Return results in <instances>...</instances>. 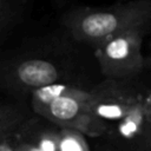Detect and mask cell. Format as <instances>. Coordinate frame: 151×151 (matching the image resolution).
I'll return each instance as SVG.
<instances>
[{"label":"cell","mask_w":151,"mask_h":151,"mask_svg":"<svg viewBox=\"0 0 151 151\" xmlns=\"http://www.w3.org/2000/svg\"><path fill=\"white\" fill-rule=\"evenodd\" d=\"M151 24V0H131L106 7L77 6L63 17L66 33L93 48L127 32L146 31Z\"/></svg>","instance_id":"obj_1"},{"label":"cell","mask_w":151,"mask_h":151,"mask_svg":"<svg viewBox=\"0 0 151 151\" xmlns=\"http://www.w3.org/2000/svg\"><path fill=\"white\" fill-rule=\"evenodd\" d=\"M144 31L134 29L120 33L94 47L101 72L111 79H127L145 67L142 53Z\"/></svg>","instance_id":"obj_2"},{"label":"cell","mask_w":151,"mask_h":151,"mask_svg":"<svg viewBox=\"0 0 151 151\" xmlns=\"http://www.w3.org/2000/svg\"><path fill=\"white\" fill-rule=\"evenodd\" d=\"M14 80L28 88H39L55 84L63 78V63L52 52H28L18 55L8 65Z\"/></svg>","instance_id":"obj_3"},{"label":"cell","mask_w":151,"mask_h":151,"mask_svg":"<svg viewBox=\"0 0 151 151\" xmlns=\"http://www.w3.org/2000/svg\"><path fill=\"white\" fill-rule=\"evenodd\" d=\"M88 101L90 94L68 87L38 113H41L57 123L73 124L90 114Z\"/></svg>","instance_id":"obj_4"},{"label":"cell","mask_w":151,"mask_h":151,"mask_svg":"<svg viewBox=\"0 0 151 151\" xmlns=\"http://www.w3.org/2000/svg\"><path fill=\"white\" fill-rule=\"evenodd\" d=\"M24 7V0H0V33L6 34L7 31L17 22L19 14Z\"/></svg>","instance_id":"obj_5"},{"label":"cell","mask_w":151,"mask_h":151,"mask_svg":"<svg viewBox=\"0 0 151 151\" xmlns=\"http://www.w3.org/2000/svg\"><path fill=\"white\" fill-rule=\"evenodd\" d=\"M61 151H84L83 144L73 136H66L60 143Z\"/></svg>","instance_id":"obj_6"},{"label":"cell","mask_w":151,"mask_h":151,"mask_svg":"<svg viewBox=\"0 0 151 151\" xmlns=\"http://www.w3.org/2000/svg\"><path fill=\"white\" fill-rule=\"evenodd\" d=\"M0 151H14V149H12V146L9 145V143L7 140H4V142H1Z\"/></svg>","instance_id":"obj_7"},{"label":"cell","mask_w":151,"mask_h":151,"mask_svg":"<svg viewBox=\"0 0 151 151\" xmlns=\"http://www.w3.org/2000/svg\"><path fill=\"white\" fill-rule=\"evenodd\" d=\"M55 1V4L58 5V6H61V4H64L65 1H67V0H54Z\"/></svg>","instance_id":"obj_8"}]
</instances>
